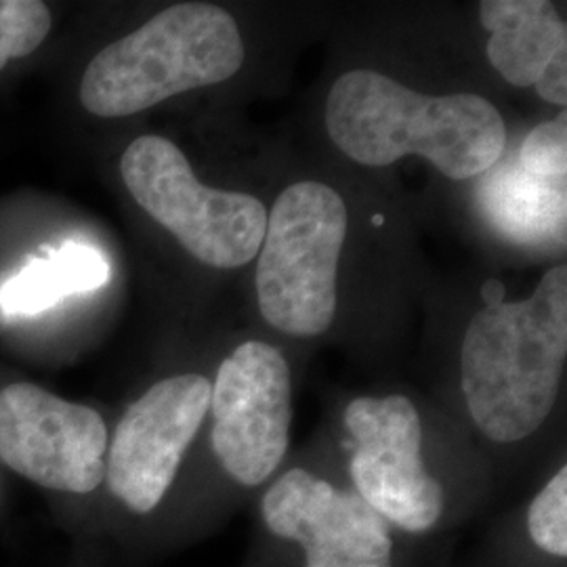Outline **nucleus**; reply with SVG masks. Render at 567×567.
Segmentation results:
<instances>
[{
	"mask_svg": "<svg viewBox=\"0 0 567 567\" xmlns=\"http://www.w3.org/2000/svg\"><path fill=\"white\" fill-rule=\"evenodd\" d=\"M326 128L355 163L389 166L419 154L463 182L489 171L507 147V126L473 93L421 95L372 70L339 76L326 100Z\"/></svg>",
	"mask_w": 567,
	"mask_h": 567,
	"instance_id": "f257e3e1",
	"label": "nucleus"
},
{
	"mask_svg": "<svg viewBox=\"0 0 567 567\" xmlns=\"http://www.w3.org/2000/svg\"><path fill=\"white\" fill-rule=\"evenodd\" d=\"M567 355V267L522 303L487 305L461 349V385L477 429L498 444L529 437L559 395Z\"/></svg>",
	"mask_w": 567,
	"mask_h": 567,
	"instance_id": "f03ea898",
	"label": "nucleus"
},
{
	"mask_svg": "<svg viewBox=\"0 0 567 567\" xmlns=\"http://www.w3.org/2000/svg\"><path fill=\"white\" fill-rule=\"evenodd\" d=\"M243 61L238 23L225 9L206 2L173 4L95 55L82 76L81 102L102 118L131 116L229 81Z\"/></svg>",
	"mask_w": 567,
	"mask_h": 567,
	"instance_id": "7ed1b4c3",
	"label": "nucleus"
},
{
	"mask_svg": "<svg viewBox=\"0 0 567 567\" xmlns=\"http://www.w3.org/2000/svg\"><path fill=\"white\" fill-rule=\"evenodd\" d=\"M347 234L343 198L324 183L284 189L267 215L257 264L265 320L290 337H318L337 313V274Z\"/></svg>",
	"mask_w": 567,
	"mask_h": 567,
	"instance_id": "20e7f679",
	"label": "nucleus"
},
{
	"mask_svg": "<svg viewBox=\"0 0 567 567\" xmlns=\"http://www.w3.org/2000/svg\"><path fill=\"white\" fill-rule=\"evenodd\" d=\"M121 173L143 210L198 261L234 269L261 250L264 204L248 194L203 185L175 143L143 135L122 154Z\"/></svg>",
	"mask_w": 567,
	"mask_h": 567,
	"instance_id": "39448f33",
	"label": "nucleus"
},
{
	"mask_svg": "<svg viewBox=\"0 0 567 567\" xmlns=\"http://www.w3.org/2000/svg\"><path fill=\"white\" fill-rule=\"evenodd\" d=\"M353 440L351 480L386 524L421 534L444 513V487L426 473L423 425L404 395L358 398L344 410Z\"/></svg>",
	"mask_w": 567,
	"mask_h": 567,
	"instance_id": "423d86ee",
	"label": "nucleus"
},
{
	"mask_svg": "<svg viewBox=\"0 0 567 567\" xmlns=\"http://www.w3.org/2000/svg\"><path fill=\"white\" fill-rule=\"evenodd\" d=\"M290 370L282 353L261 341L225 358L210 389L213 450L227 475L255 487L280 466L292 421Z\"/></svg>",
	"mask_w": 567,
	"mask_h": 567,
	"instance_id": "0eeeda50",
	"label": "nucleus"
},
{
	"mask_svg": "<svg viewBox=\"0 0 567 567\" xmlns=\"http://www.w3.org/2000/svg\"><path fill=\"white\" fill-rule=\"evenodd\" d=\"M107 429L100 412L32 383L0 391V458L49 489L89 494L105 480Z\"/></svg>",
	"mask_w": 567,
	"mask_h": 567,
	"instance_id": "6e6552de",
	"label": "nucleus"
},
{
	"mask_svg": "<svg viewBox=\"0 0 567 567\" xmlns=\"http://www.w3.org/2000/svg\"><path fill=\"white\" fill-rule=\"evenodd\" d=\"M210 389L203 374L171 377L124 412L105 461V482L124 507L145 515L161 505L210 408Z\"/></svg>",
	"mask_w": 567,
	"mask_h": 567,
	"instance_id": "1a4fd4ad",
	"label": "nucleus"
},
{
	"mask_svg": "<svg viewBox=\"0 0 567 567\" xmlns=\"http://www.w3.org/2000/svg\"><path fill=\"white\" fill-rule=\"evenodd\" d=\"M261 513L271 534L301 545L305 567H393L385 517L360 494L305 468H290L274 482Z\"/></svg>",
	"mask_w": 567,
	"mask_h": 567,
	"instance_id": "9d476101",
	"label": "nucleus"
},
{
	"mask_svg": "<svg viewBox=\"0 0 567 567\" xmlns=\"http://www.w3.org/2000/svg\"><path fill=\"white\" fill-rule=\"evenodd\" d=\"M480 20L489 32L487 60L515 86H534L553 58L567 51L566 23L545 0H484Z\"/></svg>",
	"mask_w": 567,
	"mask_h": 567,
	"instance_id": "9b49d317",
	"label": "nucleus"
},
{
	"mask_svg": "<svg viewBox=\"0 0 567 567\" xmlns=\"http://www.w3.org/2000/svg\"><path fill=\"white\" fill-rule=\"evenodd\" d=\"M566 177H536L519 163L501 168L482 187L489 224L519 244L564 243Z\"/></svg>",
	"mask_w": 567,
	"mask_h": 567,
	"instance_id": "f8f14e48",
	"label": "nucleus"
},
{
	"mask_svg": "<svg viewBox=\"0 0 567 567\" xmlns=\"http://www.w3.org/2000/svg\"><path fill=\"white\" fill-rule=\"evenodd\" d=\"M110 265L100 250L68 243L42 259H34L0 288V307L7 313L37 316L70 295L102 288Z\"/></svg>",
	"mask_w": 567,
	"mask_h": 567,
	"instance_id": "ddd939ff",
	"label": "nucleus"
},
{
	"mask_svg": "<svg viewBox=\"0 0 567 567\" xmlns=\"http://www.w3.org/2000/svg\"><path fill=\"white\" fill-rule=\"evenodd\" d=\"M51 32V11L41 0H0V70L34 53Z\"/></svg>",
	"mask_w": 567,
	"mask_h": 567,
	"instance_id": "4468645a",
	"label": "nucleus"
},
{
	"mask_svg": "<svg viewBox=\"0 0 567 567\" xmlns=\"http://www.w3.org/2000/svg\"><path fill=\"white\" fill-rule=\"evenodd\" d=\"M527 532L534 545L553 557L567 555V466L538 492L527 511Z\"/></svg>",
	"mask_w": 567,
	"mask_h": 567,
	"instance_id": "2eb2a0df",
	"label": "nucleus"
},
{
	"mask_svg": "<svg viewBox=\"0 0 567 567\" xmlns=\"http://www.w3.org/2000/svg\"><path fill=\"white\" fill-rule=\"evenodd\" d=\"M519 166L536 177H566L567 114L543 122L526 137L519 152Z\"/></svg>",
	"mask_w": 567,
	"mask_h": 567,
	"instance_id": "dca6fc26",
	"label": "nucleus"
},
{
	"mask_svg": "<svg viewBox=\"0 0 567 567\" xmlns=\"http://www.w3.org/2000/svg\"><path fill=\"white\" fill-rule=\"evenodd\" d=\"M538 95L553 105L566 107L567 103V51L557 53L543 72L540 81L534 84Z\"/></svg>",
	"mask_w": 567,
	"mask_h": 567,
	"instance_id": "f3484780",
	"label": "nucleus"
}]
</instances>
